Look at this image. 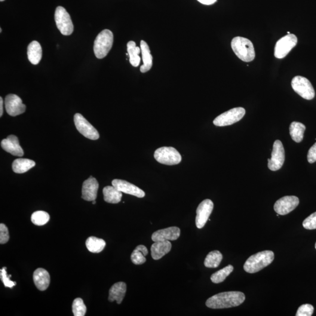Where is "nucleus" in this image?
<instances>
[{"label": "nucleus", "mask_w": 316, "mask_h": 316, "mask_svg": "<svg viewBox=\"0 0 316 316\" xmlns=\"http://www.w3.org/2000/svg\"><path fill=\"white\" fill-rule=\"evenodd\" d=\"M141 54H142L143 65L140 67V71L145 73L152 68L153 57L148 44L144 41H141L140 44Z\"/></svg>", "instance_id": "nucleus-22"}, {"label": "nucleus", "mask_w": 316, "mask_h": 316, "mask_svg": "<svg viewBox=\"0 0 316 316\" xmlns=\"http://www.w3.org/2000/svg\"><path fill=\"white\" fill-rule=\"evenodd\" d=\"M202 4L204 5H212L217 1V0H198Z\"/></svg>", "instance_id": "nucleus-39"}, {"label": "nucleus", "mask_w": 316, "mask_h": 316, "mask_svg": "<svg viewBox=\"0 0 316 316\" xmlns=\"http://www.w3.org/2000/svg\"><path fill=\"white\" fill-rule=\"evenodd\" d=\"M72 311L75 316H84L86 313L87 308L84 300L81 298L75 299L72 305Z\"/></svg>", "instance_id": "nucleus-33"}, {"label": "nucleus", "mask_w": 316, "mask_h": 316, "mask_svg": "<svg viewBox=\"0 0 316 316\" xmlns=\"http://www.w3.org/2000/svg\"><path fill=\"white\" fill-rule=\"evenodd\" d=\"M245 115V110L242 107H237L217 116L213 124L217 127H225L231 125L240 121Z\"/></svg>", "instance_id": "nucleus-8"}, {"label": "nucleus", "mask_w": 316, "mask_h": 316, "mask_svg": "<svg viewBox=\"0 0 316 316\" xmlns=\"http://www.w3.org/2000/svg\"><path fill=\"white\" fill-rule=\"evenodd\" d=\"M308 161L310 164L315 163L316 162V143L309 149Z\"/></svg>", "instance_id": "nucleus-38"}, {"label": "nucleus", "mask_w": 316, "mask_h": 316, "mask_svg": "<svg viewBox=\"0 0 316 316\" xmlns=\"http://www.w3.org/2000/svg\"><path fill=\"white\" fill-rule=\"evenodd\" d=\"M33 282L37 289L44 291L47 289L50 284V275L47 270L38 268L33 275Z\"/></svg>", "instance_id": "nucleus-19"}, {"label": "nucleus", "mask_w": 316, "mask_h": 316, "mask_svg": "<svg viewBox=\"0 0 316 316\" xmlns=\"http://www.w3.org/2000/svg\"><path fill=\"white\" fill-rule=\"evenodd\" d=\"M114 41L113 33L109 29H104L97 35L95 39L94 52L98 59L105 57L113 47Z\"/></svg>", "instance_id": "nucleus-4"}, {"label": "nucleus", "mask_w": 316, "mask_h": 316, "mask_svg": "<svg viewBox=\"0 0 316 316\" xmlns=\"http://www.w3.org/2000/svg\"><path fill=\"white\" fill-rule=\"evenodd\" d=\"M28 58L29 62L33 64H38L41 61L42 57V50L41 45L38 41H32L30 43L27 48Z\"/></svg>", "instance_id": "nucleus-23"}, {"label": "nucleus", "mask_w": 316, "mask_h": 316, "mask_svg": "<svg viewBox=\"0 0 316 316\" xmlns=\"http://www.w3.org/2000/svg\"><path fill=\"white\" fill-rule=\"evenodd\" d=\"M2 32V29H0V32Z\"/></svg>", "instance_id": "nucleus-43"}, {"label": "nucleus", "mask_w": 316, "mask_h": 316, "mask_svg": "<svg viewBox=\"0 0 316 316\" xmlns=\"http://www.w3.org/2000/svg\"><path fill=\"white\" fill-rule=\"evenodd\" d=\"M314 308L310 304H305L300 306L297 310L296 316H311L314 314Z\"/></svg>", "instance_id": "nucleus-34"}, {"label": "nucleus", "mask_w": 316, "mask_h": 316, "mask_svg": "<svg viewBox=\"0 0 316 316\" xmlns=\"http://www.w3.org/2000/svg\"><path fill=\"white\" fill-rule=\"evenodd\" d=\"M3 100L2 98L0 97V116H2L3 114Z\"/></svg>", "instance_id": "nucleus-40"}, {"label": "nucleus", "mask_w": 316, "mask_h": 316, "mask_svg": "<svg viewBox=\"0 0 316 316\" xmlns=\"http://www.w3.org/2000/svg\"><path fill=\"white\" fill-rule=\"evenodd\" d=\"M55 20L57 29L62 35H70L73 32L74 27L68 12L61 6H58L55 10Z\"/></svg>", "instance_id": "nucleus-6"}, {"label": "nucleus", "mask_w": 316, "mask_h": 316, "mask_svg": "<svg viewBox=\"0 0 316 316\" xmlns=\"http://www.w3.org/2000/svg\"><path fill=\"white\" fill-rule=\"evenodd\" d=\"M315 248H316V243L315 244Z\"/></svg>", "instance_id": "nucleus-45"}, {"label": "nucleus", "mask_w": 316, "mask_h": 316, "mask_svg": "<svg viewBox=\"0 0 316 316\" xmlns=\"http://www.w3.org/2000/svg\"><path fill=\"white\" fill-rule=\"evenodd\" d=\"M245 299V294L241 291H226L210 297L205 305L214 309L234 308L241 305Z\"/></svg>", "instance_id": "nucleus-1"}, {"label": "nucleus", "mask_w": 316, "mask_h": 316, "mask_svg": "<svg viewBox=\"0 0 316 316\" xmlns=\"http://www.w3.org/2000/svg\"><path fill=\"white\" fill-rule=\"evenodd\" d=\"M172 249V244L170 241H159L154 242L151 246V256L152 259L158 260L165 255L170 253Z\"/></svg>", "instance_id": "nucleus-20"}, {"label": "nucleus", "mask_w": 316, "mask_h": 316, "mask_svg": "<svg viewBox=\"0 0 316 316\" xmlns=\"http://www.w3.org/2000/svg\"><path fill=\"white\" fill-rule=\"evenodd\" d=\"M126 291L127 285L123 282H119L113 285L109 290V301H116L117 304H121L124 298Z\"/></svg>", "instance_id": "nucleus-21"}, {"label": "nucleus", "mask_w": 316, "mask_h": 316, "mask_svg": "<svg viewBox=\"0 0 316 316\" xmlns=\"http://www.w3.org/2000/svg\"><path fill=\"white\" fill-rule=\"evenodd\" d=\"M5 107L8 114L13 116L23 114L26 110V106L23 103L21 98L13 94L6 96Z\"/></svg>", "instance_id": "nucleus-14"}, {"label": "nucleus", "mask_w": 316, "mask_h": 316, "mask_svg": "<svg viewBox=\"0 0 316 316\" xmlns=\"http://www.w3.org/2000/svg\"><path fill=\"white\" fill-rule=\"evenodd\" d=\"M92 202H93V204H96V201H92Z\"/></svg>", "instance_id": "nucleus-41"}, {"label": "nucleus", "mask_w": 316, "mask_h": 316, "mask_svg": "<svg viewBox=\"0 0 316 316\" xmlns=\"http://www.w3.org/2000/svg\"><path fill=\"white\" fill-rule=\"evenodd\" d=\"M297 38L294 34H288L279 39L276 44L275 48V57L278 59L287 57V54L296 47Z\"/></svg>", "instance_id": "nucleus-10"}, {"label": "nucleus", "mask_w": 316, "mask_h": 316, "mask_svg": "<svg viewBox=\"0 0 316 316\" xmlns=\"http://www.w3.org/2000/svg\"><path fill=\"white\" fill-rule=\"evenodd\" d=\"M274 259V253L271 251H263L251 256L245 262V272L254 274L269 265Z\"/></svg>", "instance_id": "nucleus-2"}, {"label": "nucleus", "mask_w": 316, "mask_h": 316, "mask_svg": "<svg viewBox=\"0 0 316 316\" xmlns=\"http://www.w3.org/2000/svg\"><path fill=\"white\" fill-rule=\"evenodd\" d=\"M50 220V214L44 211H37L31 216V221L36 226H44Z\"/></svg>", "instance_id": "nucleus-32"}, {"label": "nucleus", "mask_w": 316, "mask_h": 316, "mask_svg": "<svg viewBox=\"0 0 316 316\" xmlns=\"http://www.w3.org/2000/svg\"><path fill=\"white\" fill-rule=\"evenodd\" d=\"M112 185L122 193L136 196V197L139 198L145 197V193L142 189L133 185V184L127 182V181L115 179L113 180Z\"/></svg>", "instance_id": "nucleus-15"}, {"label": "nucleus", "mask_w": 316, "mask_h": 316, "mask_svg": "<svg viewBox=\"0 0 316 316\" xmlns=\"http://www.w3.org/2000/svg\"><path fill=\"white\" fill-rule=\"evenodd\" d=\"M223 259L222 253L219 251H213L208 254L204 260V265L207 268H216Z\"/></svg>", "instance_id": "nucleus-30"}, {"label": "nucleus", "mask_w": 316, "mask_h": 316, "mask_svg": "<svg viewBox=\"0 0 316 316\" xmlns=\"http://www.w3.org/2000/svg\"><path fill=\"white\" fill-rule=\"evenodd\" d=\"M35 162L30 159L19 158L13 162L12 168L15 173H24L34 167Z\"/></svg>", "instance_id": "nucleus-25"}, {"label": "nucleus", "mask_w": 316, "mask_h": 316, "mask_svg": "<svg viewBox=\"0 0 316 316\" xmlns=\"http://www.w3.org/2000/svg\"><path fill=\"white\" fill-rule=\"evenodd\" d=\"M299 204V199L296 196H284L276 201L274 210L279 215L285 216L295 209Z\"/></svg>", "instance_id": "nucleus-12"}, {"label": "nucleus", "mask_w": 316, "mask_h": 316, "mask_svg": "<svg viewBox=\"0 0 316 316\" xmlns=\"http://www.w3.org/2000/svg\"><path fill=\"white\" fill-rule=\"evenodd\" d=\"M303 226L307 230L316 229V212L312 214L303 221Z\"/></svg>", "instance_id": "nucleus-36"}, {"label": "nucleus", "mask_w": 316, "mask_h": 316, "mask_svg": "<svg viewBox=\"0 0 316 316\" xmlns=\"http://www.w3.org/2000/svg\"><path fill=\"white\" fill-rule=\"evenodd\" d=\"M180 230L177 227H171L165 229L158 230L153 233L152 240L153 242L159 241H174L179 238Z\"/></svg>", "instance_id": "nucleus-17"}, {"label": "nucleus", "mask_w": 316, "mask_h": 316, "mask_svg": "<svg viewBox=\"0 0 316 316\" xmlns=\"http://www.w3.org/2000/svg\"><path fill=\"white\" fill-rule=\"evenodd\" d=\"M4 1H5V0H0V1L1 2Z\"/></svg>", "instance_id": "nucleus-42"}, {"label": "nucleus", "mask_w": 316, "mask_h": 316, "mask_svg": "<svg viewBox=\"0 0 316 316\" xmlns=\"http://www.w3.org/2000/svg\"><path fill=\"white\" fill-rule=\"evenodd\" d=\"M231 48L237 57L245 62H250L256 57L254 45L250 40L237 36L231 41Z\"/></svg>", "instance_id": "nucleus-3"}, {"label": "nucleus", "mask_w": 316, "mask_h": 316, "mask_svg": "<svg viewBox=\"0 0 316 316\" xmlns=\"http://www.w3.org/2000/svg\"><path fill=\"white\" fill-rule=\"evenodd\" d=\"M104 201L109 203L116 204L121 201L122 192L115 186H106L103 190Z\"/></svg>", "instance_id": "nucleus-24"}, {"label": "nucleus", "mask_w": 316, "mask_h": 316, "mask_svg": "<svg viewBox=\"0 0 316 316\" xmlns=\"http://www.w3.org/2000/svg\"><path fill=\"white\" fill-rule=\"evenodd\" d=\"M305 130V125L301 122L296 121L291 122L289 127V133L291 139L296 143L301 142L303 139Z\"/></svg>", "instance_id": "nucleus-26"}, {"label": "nucleus", "mask_w": 316, "mask_h": 316, "mask_svg": "<svg viewBox=\"0 0 316 316\" xmlns=\"http://www.w3.org/2000/svg\"><path fill=\"white\" fill-rule=\"evenodd\" d=\"M127 52L131 65L134 67L139 66L141 62V57L139 56L141 52V48L137 47L136 42L131 41L127 44Z\"/></svg>", "instance_id": "nucleus-27"}, {"label": "nucleus", "mask_w": 316, "mask_h": 316, "mask_svg": "<svg viewBox=\"0 0 316 316\" xmlns=\"http://www.w3.org/2000/svg\"><path fill=\"white\" fill-rule=\"evenodd\" d=\"M2 148L11 155L23 156L24 151L20 145L19 140L14 135L9 136L7 139L2 140L1 143Z\"/></svg>", "instance_id": "nucleus-18"}, {"label": "nucleus", "mask_w": 316, "mask_h": 316, "mask_svg": "<svg viewBox=\"0 0 316 316\" xmlns=\"http://www.w3.org/2000/svg\"><path fill=\"white\" fill-rule=\"evenodd\" d=\"M10 239L9 232L7 226L4 224L0 225V244H4L7 243Z\"/></svg>", "instance_id": "nucleus-37"}, {"label": "nucleus", "mask_w": 316, "mask_h": 316, "mask_svg": "<svg viewBox=\"0 0 316 316\" xmlns=\"http://www.w3.org/2000/svg\"><path fill=\"white\" fill-rule=\"evenodd\" d=\"M234 270V267L231 265H229L225 267L220 271H217L211 276V281L214 284L222 283L225 281L227 277H229L230 274Z\"/></svg>", "instance_id": "nucleus-31"}, {"label": "nucleus", "mask_w": 316, "mask_h": 316, "mask_svg": "<svg viewBox=\"0 0 316 316\" xmlns=\"http://www.w3.org/2000/svg\"><path fill=\"white\" fill-rule=\"evenodd\" d=\"M291 85L294 91L303 99L308 100L314 99V88L308 79L300 76L294 77Z\"/></svg>", "instance_id": "nucleus-7"}, {"label": "nucleus", "mask_w": 316, "mask_h": 316, "mask_svg": "<svg viewBox=\"0 0 316 316\" xmlns=\"http://www.w3.org/2000/svg\"><path fill=\"white\" fill-rule=\"evenodd\" d=\"M287 34H290V32H287Z\"/></svg>", "instance_id": "nucleus-44"}, {"label": "nucleus", "mask_w": 316, "mask_h": 316, "mask_svg": "<svg viewBox=\"0 0 316 316\" xmlns=\"http://www.w3.org/2000/svg\"><path fill=\"white\" fill-rule=\"evenodd\" d=\"M6 267H4L1 269V280L4 284V286L7 287L13 288L16 285V282L10 280L11 277V275H8L7 271H6Z\"/></svg>", "instance_id": "nucleus-35"}, {"label": "nucleus", "mask_w": 316, "mask_h": 316, "mask_svg": "<svg viewBox=\"0 0 316 316\" xmlns=\"http://www.w3.org/2000/svg\"><path fill=\"white\" fill-rule=\"evenodd\" d=\"M148 254V250L145 245H140L137 246L131 256V259L134 264L142 265L146 262L145 256Z\"/></svg>", "instance_id": "nucleus-28"}, {"label": "nucleus", "mask_w": 316, "mask_h": 316, "mask_svg": "<svg viewBox=\"0 0 316 316\" xmlns=\"http://www.w3.org/2000/svg\"><path fill=\"white\" fill-rule=\"evenodd\" d=\"M86 245L87 250L92 253H99L105 248L106 241L103 239L95 237H90L86 241Z\"/></svg>", "instance_id": "nucleus-29"}, {"label": "nucleus", "mask_w": 316, "mask_h": 316, "mask_svg": "<svg viewBox=\"0 0 316 316\" xmlns=\"http://www.w3.org/2000/svg\"><path fill=\"white\" fill-rule=\"evenodd\" d=\"M154 158L159 163L167 165H177L182 161L180 153L173 147H161L156 150Z\"/></svg>", "instance_id": "nucleus-5"}, {"label": "nucleus", "mask_w": 316, "mask_h": 316, "mask_svg": "<svg viewBox=\"0 0 316 316\" xmlns=\"http://www.w3.org/2000/svg\"><path fill=\"white\" fill-rule=\"evenodd\" d=\"M214 208V204L210 199L202 201L196 210V225L199 229L204 228Z\"/></svg>", "instance_id": "nucleus-13"}, {"label": "nucleus", "mask_w": 316, "mask_h": 316, "mask_svg": "<svg viewBox=\"0 0 316 316\" xmlns=\"http://www.w3.org/2000/svg\"><path fill=\"white\" fill-rule=\"evenodd\" d=\"M74 122L77 130L83 136L91 140L99 139V132L82 115L77 113L74 116Z\"/></svg>", "instance_id": "nucleus-9"}, {"label": "nucleus", "mask_w": 316, "mask_h": 316, "mask_svg": "<svg viewBox=\"0 0 316 316\" xmlns=\"http://www.w3.org/2000/svg\"><path fill=\"white\" fill-rule=\"evenodd\" d=\"M99 187V183L95 178L92 176L89 177L83 184L82 198L88 201H96Z\"/></svg>", "instance_id": "nucleus-16"}, {"label": "nucleus", "mask_w": 316, "mask_h": 316, "mask_svg": "<svg viewBox=\"0 0 316 316\" xmlns=\"http://www.w3.org/2000/svg\"><path fill=\"white\" fill-rule=\"evenodd\" d=\"M285 153L283 144L281 141H275L273 145L271 159H268V167L272 171H277L282 167L285 162Z\"/></svg>", "instance_id": "nucleus-11"}]
</instances>
